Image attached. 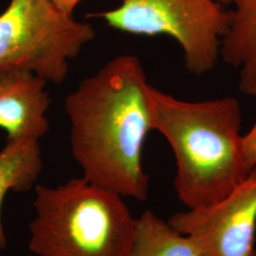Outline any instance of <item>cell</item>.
Masks as SVG:
<instances>
[{"label": "cell", "mask_w": 256, "mask_h": 256, "mask_svg": "<svg viewBox=\"0 0 256 256\" xmlns=\"http://www.w3.org/2000/svg\"><path fill=\"white\" fill-rule=\"evenodd\" d=\"M167 222L192 239L200 256H256V168L224 198Z\"/></svg>", "instance_id": "obj_6"}, {"label": "cell", "mask_w": 256, "mask_h": 256, "mask_svg": "<svg viewBox=\"0 0 256 256\" xmlns=\"http://www.w3.org/2000/svg\"><path fill=\"white\" fill-rule=\"evenodd\" d=\"M234 7L220 57L238 70L241 86L256 78V0H240Z\"/></svg>", "instance_id": "obj_9"}, {"label": "cell", "mask_w": 256, "mask_h": 256, "mask_svg": "<svg viewBox=\"0 0 256 256\" xmlns=\"http://www.w3.org/2000/svg\"><path fill=\"white\" fill-rule=\"evenodd\" d=\"M58 8L62 10L64 12L74 16L76 7L82 2V0H52Z\"/></svg>", "instance_id": "obj_12"}, {"label": "cell", "mask_w": 256, "mask_h": 256, "mask_svg": "<svg viewBox=\"0 0 256 256\" xmlns=\"http://www.w3.org/2000/svg\"><path fill=\"white\" fill-rule=\"evenodd\" d=\"M46 84L30 70H0V128L8 138L40 140L48 133L52 100Z\"/></svg>", "instance_id": "obj_7"}, {"label": "cell", "mask_w": 256, "mask_h": 256, "mask_svg": "<svg viewBox=\"0 0 256 256\" xmlns=\"http://www.w3.org/2000/svg\"><path fill=\"white\" fill-rule=\"evenodd\" d=\"M30 250L37 256H128L136 218L122 196L82 178L36 186Z\"/></svg>", "instance_id": "obj_3"}, {"label": "cell", "mask_w": 256, "mask_h": 256, "mask_svg": "<svg viewBox=\"0 0 256 256\" xmlns=\"http://www.w3.org/2000/svg\"><path fill=\"white\" fill-rule=\"evenodd\" d=\"M95 36L92 24L76 20L52 0H10L0 14V70H26L62 84L70 60Z\"/></svg>", "instance_id": "obj_4"}, {"label": "cell", "mask_w": 256, "mask_h": 256, "mask_svg": "<svg viewBox=\"0 0 256 256\" xmlns=\"http://www.w3.org/2000/svg\"><path fill=\"white\" fill-rule=\"evenodd\" d=\"M43 170L42 151L36 138H8L0 151V248L7 239L1 210L9 191L27 192L34 188Z\"/></svg>", "instance_id": "obj_8"}, {"label": "cell", "mask_w": 256, "mask_h": 256, "mask_svg": "<svg viewBox=\"0 0 256 256\" xmlns=\"http://www.w3.org/2000/svg\"><path fill=\"white\" fill-rule=\"evenodd\" d=\"M99 16L124 32L174 38L188 72L200 76L220 59L230 12L214 0H122L120 7Z\"/></svg>", "instance_id": "obj_5"}, {"label": "cell", "mask_w": 256, "mask_h": 256, "mask_svg": "<svg viewBox=\"0 0 256 256\" xmlns=\"http://www.w3.org/2000/svg\"><path fill=\"white\" fill-rule=\"evenodd\" d=\"M242 148L246 162L250 170L256 168V120L252 129L242 136Z\"/></svg>", "instance_id": "obj_11"}, {"label": "cell", "mask_w": 256, "mask_h": 256, "mask_svg": "<svg viewBox=\"0 0 256 256\" xmlns=\"http://www.w3.org/2000/svg\"><path fill=\"white\" fill-rule=\"evenodd\" d=\"M149 84L137 56L120 55L64 100L72 153L84 178L138 202L149 191L142 166L144 142L153 130Z\"/></svg>", "instance_id": "obj_1"}, {"label": "cell", "mask_w": 256, "mask_h": 256, "mask_svg": "<svg viewBox=\"0 0 256 256\" xmlns=\"http://www.w3.org/2000/svg\"><path fill=\"white\" fill-rule=\"evenodd\" d=\"M240 90L244 92L245 94H247L248 96H254L256 97V78L254 80L250 81V82L239 86Z\"/></svg>", "instance_id": "obj_13"}, {"label": "cell", "mask_w": 256, "mask_h": 256, "mask_svg": "<svg viewBox=\"0 0 256 256\" xmlns=\"http://www.w3.org/2000/svg\"><path fill=\"white\" fill-rule=\"evenodd\" d=\"M214 1H216L218 4L222 5L223 7H227V6H230V5L236 6L240 0H214Z\"/></svg>", "instance_id": "obj_14"}, {"label": "cell", "mask_w": 256, "mask_h": 256, "mask_svg": "<svg viewBox=\"0 0 256 256\" xmlns=\"http://www.w3.org/2000/svg\"><path fill=\"white\" fill-rule=\"evenodd\" d=\"M128 256H200L191 238L147 210L136 218L135 238Z\"/></svg>", "instance_id": "obj_10"}, {"label": "cell", "mask_w": 256, "mask_h": 256, "mask_svg": "<svg viewBox=\"0 0 256 256\" xmlns=\"http://www.w3.org/2000/svg\"><path fill=\"white\" fill-rule=\"evenodd\" d=\"M153 130L176 158L174 188L188 209L227 196L250 173L242 148V110L236 98L186 102L148 86Z\"/></svg>", "instance_id": "obj_2"}]
</instances>
